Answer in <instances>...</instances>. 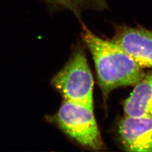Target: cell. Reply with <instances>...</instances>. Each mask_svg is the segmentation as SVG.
<instances>
[{
  "instance_id": "obj_7",
  "label": "cell",
  "mask_w": 152,
  "mask_h": 152,
  "mask_svg": "<svg viewBox=\"0 0 152 152\" xmlns=\"http://www.w3.org/2000/svg\"><path fill=\"white\" fill-rule=\"evenodd\" d=\"M52 10H67L79 18L86 10L103 11L107 8V0H43Z\"/></svg>"
},
{
  "instance_id": "obj_4",
  "label": "cell",
  "mask_w": 152,
  "mask_h": 152,
  "mask_svg": "<svg viewBox=\"0 0 152 152\" xmlns=\"http://www.w3.org/2000/svg\"><path fill=\"white\" fill-rule=\"evenodd\" d=\"M112 41L142 68H152V30L141 26L117 25Z\"/></svg>"
},
{
  "instance_id": "obj_5",
  "label": "cell",
  "mask_w": 152,
  "mask_h": 152,
  "mask_svg": "<svg viewBox=\"0 0 152 152\" xmlns=\"http://www.w3.org/2000/svg\"><path fill=\"white\" fill-rule=\"evenodd\" d=\"M121 143L128 151H152V117L124 116L118 124Z\"/></svg>"
},
{
  "instance_id": "obj_1",
  "label": "cell",
  "mask_w": 152,
  "mask_h": 152,
  "mask_svg": "<svg viewBox=\"0 0 152 152\" xmlns=\"http://www.w3.org/2000/svg\"><path fill=\"white\" fill-rule=\"evenodd\" d=\"M81 37L92 55L104 102L113 90L134 86L144 77L142 66L112 40L95 35L84 23Z\"/></svg>"
},
{
  "instance_id": "obj_6",
  "label": "cell",
  "mask_w": 152,
  "mask_h": 152,
  "mask_svg": "<svg viewBox=\"0 0 152 152\" xmlns=\"http://www.w3.org/2000/svg\"><path fill=\"white\" fill-rule=\"evenodd\" d=\"M123 107L126 116L152 117V72L134 85Z\"/></svg>"
},
{
  "instance_id": "obj_2",
  "label": "cell",
  "mask_w": 152,
  "mask_h": 152,
  "mask_svg": "<svg viewBox=\"0 0 152 152\" xmlns=\"http://www.w3.org/2000/svg\"><path fill=\"white\" fill-rule=\"evenodd\" d=\"M45 118L80 146L94 151L105 148L93 107L63 99L58 110Z\"/></svg>"
},
{
  "instance_id": "obj_3",
  "label": "cell",
  "mask_w": 152,
  "mask_h": 152,
  "mask_svg": "<svg viewBox=\"0 0 152 152\" xmlns=\"http://www.w3.org/2000/svg\"><path fill=\"white\" fill-rule=\"evenodd\" d=\"M63 99L93 107L94 80L84 49L75 46L63 68L50 80Z\"/></svg>"
}]
</instances>
